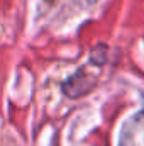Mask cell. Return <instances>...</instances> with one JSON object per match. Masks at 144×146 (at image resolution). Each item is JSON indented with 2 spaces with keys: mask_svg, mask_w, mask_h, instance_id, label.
I'll list each match as a JSON object with an SVG mask.
<instances>
[{
  "mask_svg": "<svg viewBox=\"0 0 144 146\" xmlns=\"http://www.w3.org/2000/svg\"><path fill=\"white\" fill-rule=\"evenodd\" d=\"M97 73L90 72L88 66L80 68L73 76H70L65 83H63V92L65 95H68L70 99H78L81 95H87L97 83Z\"/></svg>",
  "mask_w": 144,
  "mask_h": 146,
  "instance_id": "obj_1",
  "label": "cell"
},
{
  "mask_svg": "<svg viewBox=\"0 0 144 146\" xmlns=\"http://www.w3.org/2000/svg\"><path fill=\"white\" fill-rule=\"evenodd\" d=\"M119 146H144V110L132 115L122 126Z\"/></svg>",
  "mask_w": 144,
  "mask_h": 146,
  "instance_id": "obj_2",
  "label": "cell"
}]
</instances>
